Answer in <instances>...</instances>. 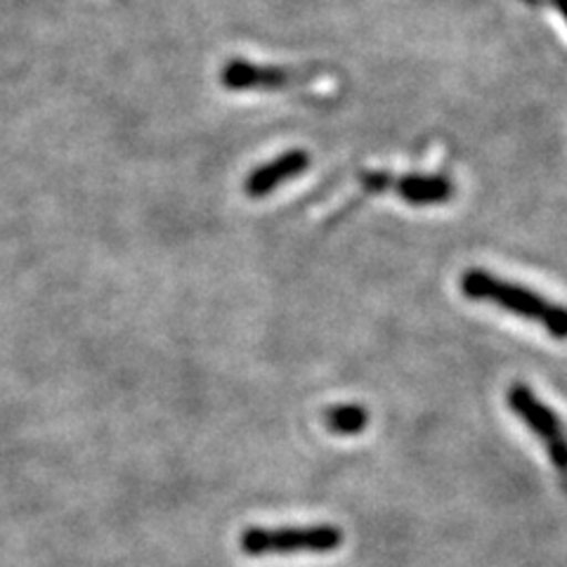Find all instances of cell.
<instances>
[{
	"mask_svg": "<svg viewBox=\"0 0 567 567\" xmlns=\"http://www.w3.org/2000/svg\"><path fill=\"white\" fill-rule=\"evenodd\" d=\"M461 291L471 300H485L511 315L539 324L558 341H567V308L544 298L542 293L506 281L487 270H468L461 277Z\"/></svg>",
	"mask_w": 567,
	"mask_h": 567,
	"instance_id": "1",
	"label": "cell"
},
{
	"mask_svg": "<svg viewBox=\"0 0 567 567\" xmlns=\"http://www.w3.org/2000/svg\"><path fill=\"white\" fill-rule=\"evenodd\" d=\"M346 535L336 525H291V527H248L241 532L239 548L251 558L333 554L343 546Z\"/></svg>",
	"mask_w": 567,
	"mask_h": 567,
	"instance_id": "2",
	"label": "cell"
},
{
	"mask_svg": "<svg viewBox=\"0 0 567 567\" xmlns=\"http://www.w3.org/2000/svg\"><path fill=\"white\" fill-rule=\"evenodd\" d=\"M506 404L508 410L539 437V442L548 452V458H551V464L567 483V433L558 414L551 406L544 404L535 395V390L527 388L525 383H516L506 390Z\"/></svg>",
	"mask_w": 567,
	"mask_h": 567,
	"instance_id": "3",
	"label": "cell"
},
{
	"mask_svg": "<svg viewBox=\"0 0 567 567\" xmlns=\"http://www.w3.org/2000/svg\"><path fill=\"white\" fill-rule=\"evenodd\" d=\"M310 166V156L303 150H291L287 154H281L272 158L270 164H262L251 171V175L244 181V192L248 197L260 199L272 194L279 185L293 181V177L303 175Z\"/></svg>",
	"mask_w": 567,
	"mask_h": 567,
	"instance_id": "4",
	"label": "cell"
},
{
	"mask_svg": "<svg viewBox=\"0 0 567 567\" xmlns=\"http://www.w3.org/2000/svg\"><path fill=\"white\" fill-rule=\"evenodd\" d=\"M293 81L291 71L279 66H260L254 62L233 60L220 71V83L227 91H275Z\"/></svg>",
	"mask_w": 567,
	"mask_h": 567,
	"instance_id": "5",
	"label": "cell"
},
{
	"mask_svg": "<svg viewBox=\"0 0 567 567\" xmlns=\"http://www.w3.org/2000/svg\"><path fill=\"white\" fill-rule=\"evenodd\" d=\"M398 194L412 206L442 204L452 197V185L442 175H406L398 185Z\"/></svg>",
	"mask_w": 567,
	"mask_h": 567,
	"instance_id": "6",
	"label": "cell"
},
{
	"mask_svg": "<svg viewBox=\"0 0 567 567\" xmlns=\"http://www.w3.org/2000/svg\"><path fill=\"white\" fill-rule=\"evenodd\" d=\"M324 425L336 435H360L369 429V410L362 404H336L322 414Z\"/></svg>",
	"mask_w": 567,
	"mask_h": 567,
	"instance_id": "7",
	"label": "cell"
},
{
	"mask_svg": "<svg viewBox=\"0 0 567 567\" xmlns=\"http://www.w3.org/2000/svg\"><path fill=\"white\" fill-rule=\"evenodd\" d=\"M556 6H558L560 14L565 17V22H567V0H556Z\"/></svg>",
	"mask_w": 567,
	"mask_h": 567,
	"instance_id": "8",
	"label": "cell"
}]
</instances>
